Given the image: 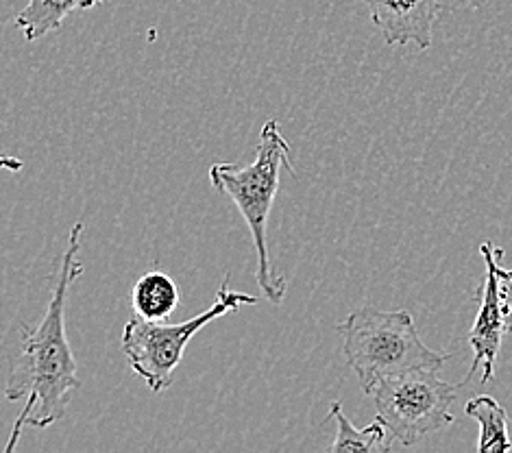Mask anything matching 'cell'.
I'll list each match as a JSON object with an SVG mask.
<instances>
[{"mask_svg": "<svg viewBox=\"0 0 512 453\" xmlns=\"http://www.w3.org/2000/svg\"><path fill=\"white\" fill-rule=\"evenodd\" d=\"M83 223L70 229L68 247L62 257V268L55 290L48 301L40 325L29 327L20 323V351L7 377L5 397L9 401H24V408L11 432L7 453L16 449L22 427H44L62 419L68 408V395L81 386L77 377V360L66 338V301L72 281L83 275L79 262Z\"/></svg>", "mask_w": 512, "mask_h": 453, "instance_id": "cell-1", "label": "cell"}, {"mask_svg": "<svg viewBox=\"0 0 512 453\" xmlns=\"http://www.w3.org/2000/svg\"><path fill=\"white\" fill-rule=\"evenodd\" d=\"M282 168L290 177H297V170L290 159V144L284 138L282 125L275 118L266 120V125L262 127L253 164H214L210 168L212 188L234 201L240 216L247 220L253 236V247L258 253L255 279H258L264 297L275 305L284 301L288 281L284 275H277L273 271L271 257H268L266 227L279 190V170Z\"/></svg>", "mask_w": 512, "mask_h": 453, "instance_id": "cell-2", "label": "cell"}, {"mask_svg": "<svg viewBox=\"0 0 512 453\" xmlns=\"http://www.w3.org/2000/svg\"><path fill=\"white\" fill-rule=\"evenodd\" d=\"M345 360L367 395L382 377L410 371H441L449 355L436 353L421 340L408 310L382 312L360 308L338 325Z\"/></svg>", "mask_w": 512, "mask_h": 453, "instance_id": "cell-3", "label": "cell"}, {"mask_svg": "<svg viewBox=\"0 0 512 453\" xmlns=\"http://www.w3.org/2000/svg\"><path fill=\"white\" fill-rule=\"evenodd\" d=\"M258 297L245 295L231 288L229 275L223 279L221 288L216 292V303L212 308L197 314L186 323H164V321H144L136 316L125 325L123 347L125 358L131 371L142 377L153 393H162L173 384V373L184 360L188 342L197 336L205 325L216 318L238 312L242 305H255Z\"/></svg>", "mask_w": 512, "mask_h": 453, "instance_id": "cell-4", "label": "cell"}, {"mask_svg": "<svg viewBox=\"0 0 512 453\" xmlns=\"http://www.w3.org/2000/svg\"><path fill=\"white\" fill-rule=\"evenodd\" d=\"M436 373L419 369L388 375L373 388L377 419L401 445H417L428 434L454 423L451 403L456 401L458 388Z\"/></svg>", "mask_w": 512, "mask_h": 453, "instance_id": "cell-5", "label": "cell"}, {"mask_svg": "<svg viewBox=\"0 0 512 453\" xmlns=\"http://www.w3.org/2000/svg\"><path fill=\"white\" fill-rule=\"evenodd\" d=\"M480 253L486 264V275H484L482 288L478 290L480 310L469 332L473 362L460 386H467L471 375L478 369H482V384L491 382L495 375L499 347H502V336L506 334L502 301H499V277H497V262L504 257V251L497 249L493 242H482Z\"/></svg>", "mask_w": 512, "mask_h": 453, "instance_id": "cell-6", "label": "cell"}, {"mask_svg": "<svg viewBox=\"0 0 512 453\" xmlns=\"http://www.w3.org/2000/svg\"><path fill=\"white\" fill-rule=\"evenodd\" d=\"M364 5L388 46L417 44L419 51L432 46V27L441 0H364Z\"/></svg>", "mask_w": 512, "mask_h": 453, "instance_id": "cell-7", "label": "cell"}, {"mask_svg": "<svg viewBox=\"0 0 512 453\" xmlns=\"http://www.w3.org/2000/svg\"><path fill=\"white\" fill-rule=\"evenodd\" d=\"M99 3L103 0H29L27 7L14 16V24L22 29L24 40L35 42L62 27L72 11L92 9Z\"/></svg>", "mask_w": 512, "mask_h": 453, "instance_id": "cell-8", "label": "cell"}, {"mask_svg": "<svg viewBox=\"0 0 512 453\" xmlns=\"http://www.w3.org/2000/svg\"><path fill=\"white\" fill-rule=\"evenodd\" d=\"M131 303L133 312L144 321H166L179 305L177 281L162 271L146 273L133 286Z\"/></svg>", "mask_w": 512, "mask_h": 453, "instance_id": "cell-9", "label": "cell"}, {"mask_svg": "<svg viewBox=\"0 0 512 453\" xmlns=\"http://www.w3.org/2000/svg\"><path fill=\"white\" fill-rule=\"evenodd\" d=\"M465 414L480 425L478 453H506L512 443L508 438V412L502 403L489 395H480L467 401Z\"/></svg>", "mask_w": 512, "mask_h": 453, "instance_id": "cell-10", "label": "cell"}, {"mask_svg": "<svg viewBox=\"0 0 512 453\" xmlns=\"http://www.w3.org/2000/svg\"><path fill=\"white\" fill-rule=\"evenodd\" d=\"M327 419H334L336 423V438L334 443L329 445V451H390V432L386 425L375 419L371 425L364 427V430H356L347 414L343 412V403L334 401L332 408H329Z\"/></svg>", "mask_w": 512, "mask_h": 453, "instance_id": "cell-11", "label": "cell"}, {"mask_svg": "<svg viewBox=\"0 0 512 453\" xmlns=\"http://www.w3.org/2000/svg\"><path fill=\"white\" fill-rule=\"evenodd\" d=\"M497 277H499V301H502L506 334H512V271L502 268L497 262Z\"/></svg>", "mask_w": 512, "mask_h": 453, "instance_id": "cell-12", "label": "cell"}]
</instances>
